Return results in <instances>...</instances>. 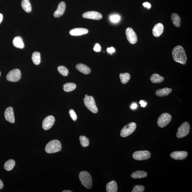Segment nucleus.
<instances>
[{
  "instance_id": "nucleus-42",
  "label": "nucleus",
  "mask_w": 192,
  "mask_h": 192,
  "mask_svg": "<svg viewBox=\"0 0 192 192\" xmlns=\"http://www.w3.org/2000/svg\"><path fill=\"white\" fill-rule=\"evenodd\" d=\"M72 191H70V190H64V191H62V192H72Z\"/></svg>"
},
{
  "instance_id": "nucleus-27",
  "label": "nucleus",
  "mask_w": 192,
  "mask_h": 192,
  "mask_svg": "<svg viewBox=\"0 0 192 192\" xmlns=\"http://www.w3.org/2000/svg\"><path fill=\"white\" fill-rule=\"evenodd\" d=\"M32 59L33 62L35 65H39L40 64L41 61V55L40 52H35L32 53Z\"/></svg>"
},
{
  "instance_id": "nucleus-41",
  "label": "nucleus",
  "mask_w": 192,
  "mask_h": 192,
  "mask_svg": "<svg viewBox=\"0 0 192 192\" xmlns=\"http://www.w3.org/2000/svg\"><path fill=\"white\" fill-rule=\"evenodd\" d=\"M3 19V15L2 14L0 13V23H1Z\"/></svg>"
},
{
  "instance_id": "nucleus-20",
  "label": "nucleus",
  "mask_w": 192,
  "mask_h": 192,
  "mask_svg": "<svg viewBox=\"0 0 192 192\" xmlns=\"http://www.w3.org/2000/svg\"><path fill=\"white\" fill-rule=\"evenodd\" d=\"M106 190L107 192H117L118 187L115 181H112L107 184Z\"/></svg>"
},
{
  "instance_id": "nucleus-29",
  "label": "nucleus",
  "mask_w": 192,
  "mask_h": 192,
  "mask_svg": "<svg viewBox=\"0 0 192 192\" xmlns=\"http://www.w3.org/2000/svg\"><path fill=\"white\" fill-rule=\"evenodd\" d=\"M121 82L123 84H126L130 79L131 76L129 73H120L119 75Z\"/></svg>"
},
{
  "instance_id": "nucleus-3",
  "label": "nucleus",
  "mask_w": 192,
  "mask_h": 192,
  "mask_svg": "<svg viewBox=\"0 0 192 192\" xmlns=\"http://www.w3.org/2000/svg\"><path fill=\"white\" fill-rule=\"evenodd\" d=\"M80 181L82 185L88 189L92 188L93 182L90 174L87 171H82L79 174Z\"/></svg>"
},
{
  "instance_id": "nucleus-35",
  "label": "nucleus",
  "mask_w": 192,
  "mask_h": 192,
  "mask_svg": "<svg viewBox=\"0 0 192 192\" xmlns=\"http://www.w3.org/2000/svg\"><path fill=\"white\" fill-rule=\"evenodd\" d=\"M94 50L96 52H100L101 50V47L99 44H96L94 48Z\"/></svg>"
},
{
  "instance_id": "nucleus-19",
  "label": "nucleus",
  "mask_w": 192,
  "mask_h": 192,
  "mask_svg": "<svg viewBox=\"0 0 192 192\" xmlns=\"http://www.w3.org/2000/svg\"><path fill=\"white\" fill-rule=\"evenodd\" d=\"M172 92V89L168 88H165L157 90L155 92V94L158 97H163L169 95Z\"/></svg>"
},
{
  "instance_id": "nucleus-7",
  "label": "nucleus",
  "mask_w": 192,
  "mask_h": 192,
  "mask_svg": "<svg viewBox=\"0 0 192 192\" xmlns=\"http://www.w3.org/2000/svg\"><path fill=\"white\" fill-rule=\"evenodd\" d=\"M190 126L188 122H184L179 127L177 130V138H180L184 137L189 133Z\"/></svg>"
},
{
  "instance_id": "nucleus-8",
  "label": "nucleus",
  "mask_w": 192,
  "mask_h": 192,
  "mask_svg": "<svg viewBox=\"0 0 192 192\" xmlns=\"http://www.w3.org/2000/svg\"><path fill=\"white\" fill-rule=\"evenodd\" d=\"M21 77V73L19 70L18 69H14L9 72L6 78L8 81L11 82H17Z\"/></svg>"
},
{
  "instance_id": "nucleus-33",
  "label": "nucleus",
  "mask_w": 192,
  "mask_h": 192,
  "mask_svg": "<svg viewBox=\"0 0 192 192\" xmlns=\"http://www.w3.org/2000/svg\"><path fill=\"white\" fill-rule=\"evenodd\" d=\"M120 17L117 15H113L110 17V20L113 23H117L119 21Z\"/></svg>"
},
{
  "instance_id": "nucleus-12",
  "label": "nucleus",
  "mask_w": 192,
  "mask_h": 192,
  "mask_svg": "<svg viewBox=\"0 0 192 192\" xmlns=\"http://www.w3.org/2000/svg\"><path fill=\"white\" fill-rule=\"evenodd\" d=\"M83 18L95 20H100L103 18L101 14L95 11H89L84 12L82 15Z\"/></svg>"
},
{
  "instance_id": "nucleus-6",
  "label": "nucleus",
  "mask_w": 192,
  "mask_h": 192,
  "mask_svg": "<svg viewBox=\"0 0 192 192\" xmlns=\"http://www.w3.org/2000/svg\"><path fill=\"white\" fill-rule=\"evenodd\" d=\"M172 117L167 113H164L160 116L157 121V124L159 127L163 128L166 126L171 122Z\"/></svg>"
},
{
  "instance_id": "nucleus-26",
  "label": "nucleus",
  "mask_w": 192,
  "mask_h": 192,
  "mask_svg": "<svg viewBox=\"0 0 192 192\" xmlns=\"http://www.w3.org/2000/svg\"><path fill=\"white\" fill-rule=\"evenodd\" d=\"M76 85L73 83H67L64 84L63 89L66 92H69L75 90L76 88Z\"/></svg>"
},
{
  "instance_id": "nucleus-24",
  "label": "nucleus",
  "mask_w": 192,
  "mask_h": 192,
  "mask_svg": "<svg viewBox=\"0 0 192 192\" xmlns=\"http://www.w3.org/2000/svg\"><path fill=\"white\" fill-rule=\"evenodd\" d=\"M171 19L172 20L173 24L177 27H180L181 20L179 16L177 14L174 13L171 15Z\"/></svg>"
},
{
  "instance_id": "nucleus-4",
  "label": "nucleus",
  "mask_w": 192,
  "mask_h": 192,
  "mask_svg": "<svg viewBox=\"0 0 192 192\" xmlns=\"http://www.w3.org/2000/svg\"><path fill=\"white\" fill-rule=\"evenodd\" d=\"M84 102L85 106L90 111L94 114L98 112V110L96 105L95 101L92 96H87L85 97Z\"/></svg>"
},
{
  "instance_id": "nucleus-15",
  "label": "nucleus",
  "mask_w": 192,
  "mask_h": 192,
  "mask_svg": "<svg viewBox=\"0 0 192 192\" xmlns=\"http://www.w3.org/2000/svg\"><path fill=\"white\" fill-rule=\"evenodd\" d=\"M66 7L65 3L64 1H61L58 5L57 9L53 14L54 16L56 18L61 17L65 12Z\"/></svg>"
},
{
  "instance_id": "nucleus-32",
  "label": "nucleus",
  "mask_w": 192,
  "mask_h": 192,
  "mask_svg": "<svg viewBox=\"0 0 192 192\" xmlns=\"http://www.w3.org/2000/svg\"><path fill=\"white\" fill-rule=\"evenodd\" d=\"M144 187L141 185H135L132 192H143L144 190Z\"/></svg>"
},
{
  "instance_id": "nucleus-1",
  "label": "nucleus",
  "mask_w": 192,
  "mask_h": 192,
  "mask_svg": "<svg viewBox=\"0 0 192 192\" xmlns=\"http://www.w3.org/2000/svg\"><path fill=\"white\" fill-rule=\"evenodd\" d=\"M172 56L176 62L185 65L186 64L187 57L184 49L182 46L178 45L173 50Z\"/></svg>"
},
{
  "instance_id": "nucleus-5",
  "label": "nucleus",
  "mask_w": 192,
  "mask_h": 192,
  "mask_svg": "<svg viewBox=\"0 0 192 192\" xmlns=\"http://www.w3.org/2000/svg\"><path fill=\"white\" fill-rule=\"evenodd\" d=\"M137 125L135 123L131 122L126 125L121 131L120 135L122 137H125L129 136L135 131Z\"/></svg>"
},
{
  "instance_id": "nucleus-38",
  "label": "nucleus",
  "mask_w": 192,
  "mask_h": 192,
  "mask_svg": "<svg viewBox=\"0 0 192 192\" xmlns=\"http://www.w3.org/2000/svg\"><path fill=\"white\" fill-rule=\"evenodd\" d=\"M140 104L141 106L142 107H145L146 105H147V103L144 102L143 100H141L140 101Z\"/></svg>"
},
{
  "instance_id": "nucleus-17",
  "label": "nucleus",
  "mask_w": 192,
  "mask_h": 192,
  "mask_svg": "<svg viewBox=\"0 0 192 192\" xmlns=\"http://www.w3.org/2000/svg\"><path fill=\"white\" fill-rule=\"evenodd\" d=\"M163 25L162 23H158L155 25L153 29V34L155 37H158L163 33Z\"/></svg>"
},
{
  "instance_id": "nucleus-23",
  "label": "nucleus",
  "mask_w": 192,
  "mask_h": 192,
  "mask_svg": "<svg viewBox=\"0 0 192 192\" xmlns=\"http://www.w3.org/2000/svg\"><path fill=\"white\" fill-rule=\"evenodd\" d=\"M164 80L163 77L160 76L159 74L157 73L153 74L150 77L151 81L154 83H160L164 81Z\"/></svg>"
},
{
  "instance_id": "nucleus-16",
  "label": "nucleus",
  "mask_w": 192,
  "mask_h": 192,
  "mask_svg": "<svg viewBox=\"0 0 192 192\" xmlns=\"http://www.w3.org/2000/svg\"><path fill=\"white\" fill-rule=\"evenodd\" d=\"M88 33V30L82 28H76L71 30L70 34L71 35L78 36L84 35Z\"/></svg>"
},
{
  "instance_id": "nucleus-40",
  "label": "nucleus",
  "mask_w": 192,
  "mask_h": 192,
  "mask_svg": "<svg viewBox=\"0 0 192 192\" xmlns=\"http://www.w3.org/2000/svg\"><path fill=\"white\" fill-rule=\"evenodd\" d=\"M3 187V183L2 181L0 179V190L2 189Z\"/></svg>"
},
{
  "instance_id": "nucleus-39",
  "label": "nucleus",
  "mask_w": 192,
  "mask_h": 192,
  "mask_svg": "<svg viewBox=\"0 0 192 192\" xmlns=\"http://www.w3.org/2000/svg\"><path fill=\"white\" fill-rule=\"evenodd\" d=\"M137 104L136 103H134L131 106V108L132 109H135L137 108Z\"/></svg>"
},
{
  "instance_id": "nucleus-18",
  "label": "nucleus",
  "mask_w": 192,
  "mask_h": 192,
  "mask_svg": "<svg viewBox=\"0 0 192 192\" xmlns=\"http://www.w3.org/2000/svg\"><path fill=\"white\" fill-rule=\"evenodd\" d=\"M76 68L79 71L85 75H88L91 72L90 68L88 66L83 64H79L76 66Z\"/></svg>"
},
{
  "instance_id": "nucleus-43",
  "label": "nucleus",
  "mask_w": 192,
  "mask_h": 192,
  "mask_svg": "<svg viewBox=\"0 0 192 192\" xmlns=\"http://www.w3.org/2000/svg\"><path fill=\"white\" fill-rule=\"evenodd\" d=\"M87 96H88V95H87V94H86V95H85V97H87Z\"/></svg>"
},
{
  "instance_id": "nucleus-2",
  "label": "nucleus",
  "mask_w": 192,
  "mask_h": 192,
  "mask_svg": "<svg viewBox=\"0 0 192 192\" xmlns=\"http://www.w3.org/2000/svg\"><path fill=\"white\" fill-rule=\"evenodd\" d=\"M62 149V146L59 141L53 140L47 144L45 147V151L48 153H55L59 152Z\"/></svg>"
},
{
  "instance_id": "nucleus-21",
  "label": "nucleus",
  "mask_w": 192,
  "mask_h": 192,
  "mask_svg": "<svg viewBox=\"0 0 192 192\" xmlns=\"http://www.w3.org/2000/svg\"><path fill=\"white\" fill-rule=\"evenodd\" d=\"M12 44L16 48L21 49L24 48V43H23L22 39L20 37H15L12 41Z\"/></svg>"
},
{
  "instance_id": "nucleus-31",
  "label": "nucleus",
  "mask_w": 192,
  "mask_h": 192,
  "mask_svg": "<svg viewBox=\"0 0 192 192\" xmlns=\"http://www.w3.org/2000/svg\"><path fill=\"white\" fill-rule=\"evenodd\" d=\"M79 140L81 146L83 147H86L89 146V140L86 136H80Z\"/></svg>"
},
{
  "instance_id": "nucleus-10",
  "label": "nucleus",
  "mask_w": 192,
  "mask_h": 192,
  "mask_svg": "<svg viewBox=\"0 0 192 192\" xmlns=\"http://www.w3.org/2000/svg\"><path fill=\"white\" fill-rule=\"evenodd\" d=\"M126 34L127 40L130 44H134L137 41V35L132 28H127L126 30Z\"/></svg>"
},
{
  "instance_id": "nucleus-34",
  "label": "nucleus",
  "mask_w": 192,
  "mask_h": 192,
  "mask_svg": "<svg viewBox=\"0 0 192 192\" xmlns=\"http://www.w3.org/2000/svg\"><path fill=\"white\" fill-rule=\"evenodd\" d=\"M69 114H70L71 118L74 121H76L77 117L76 113H75V111L73 109H70L69 111Z\"/></svg>"
},
{
  "instance_id": "nucleus-14",
  "label": "nucleus",
  "mask_w": 192,
  "mask_h": 192,
  "mask_svg": "<svg viewBox=\"0 0 192 192\" xmlns=\"http://www.w3.org/2000/svg\"><path fill=\"white\" fill-rule=\"evenodd\" d=\"M188 155V152L185 151H176L171 153L170 155L171 158L174 160H183L186 158Z\"/></svg>"
},
{
  "instance_id": "nucleus-13",
  "label": "nucleus",
  "mask_w": 192,
  "mask_h": 192,
  "mask_svg": "<svg viewBox=\"0 0 192 192\" xmlns=\"http://www.w3.org/2000/svg\"><path fill=\"white\" fill-rule=\"evenodd\" d=\"M4 116L8 122L11 123H14L15 122V117L13 108L12 107H9L6 108L4 113Z\"/></svg>"
},
{
  "instance_id": "nucleus-22",
  "label": "nucleus",
  "mask_w": 192,
  "mask_h": 192,
  "mask_svg": "<svg viewBox=\"0 0 192 192\" xmlns=\"http://www.w3.org/2000/svg\"><path fill=\"white\" fill-rule=\"evenodd\" d=\"M147 173L143 171H138L133 172L131 174V177L134 179L142 178L147 176Z\"/></svg>"
},
{
  "instance_id": "nucleus-11",
  "label": "nucleus",
  "mask_w": 192,
  "mask_h": 192,
  "mask_svg": "<svg viewBox=\"0 0 192 192\" xmlns=\"http://www.w3.org/2000/svg\"><path fill=\"white\" fill-rule=\"evenodd\" d=\"M55 118L54 116L50 115L44 119L42 122V127L44 130H47L51 128L54 125Z\"/></svg>"
},
{
  "instance_id": "nucleus-9",
  "label": "nucleus",
  "mask_w": 192,
  "mask_h": 192,
  "mask_svg": "<svg viewBox=\"0 0 192 192\" xmlns=\"http://www.w3.org/2000/svg\"><path fill=\"white\" fill-rule=\"evenodd\" d=\"M151 153L147 151H137L133 153V158L135 160H143L150 158Z\"/></svg>"
},
{
  "instance_id": "nucleus-30",
  "label": "nucleus",
  "mask_w": 192,
  "mask_h": 192,
  "mask_svg": "<svg viewBox=\"0 0 192 192\" xmlns=\"http://www.w3.org/2000/svg\"><path fill=\"white\" fill-rule=\"evenodd\" d=\"M58 72L64 76H67L68 75L69 71L66 67L64 66H59L57 68Z\"/></svg>"
},
{
  "instance_id": "nucleus-28",
  "label": "nucleus",
  "mask_w": 192,
  "mask_h": 192,
  "mask_svg": "<svg viewBox=\"0 0 192 192\" xmlns=\"http://www.w3.org/2000/svg\"><path fill=\"white\" fill-rule=\"evenodd\" d=\"M15 165V160H10L6 162L4 165V168L6 171H10L13 169Z\"/></svg>"
},
{
  "instance_id": "nucleus-44",
  "label": "nucleus",
  "mask_w": 192,
  "mask_h": 192,
  "mask_svg": "<svg viewBox=\"0 0 192 192\" xmlns=\"http://www.w3.org/2000/svg\"><path fill=\"white\" fill-rule=\"evenodd\" d=\"M1 72H0V76H1Z\"/></svg>"
},
{
  "instance_id": "nucleus-37",
  "label": "nucleus",
  "mask_w": 192,
  "mask_h": 192,
  "mask_svg": "<svg viewBox=\"0 0 192 192\" xmlns=\"http://www.w3.org/2000/svg\"><path fill=\"white\" fill-rule=\"evenodd\" d=\"M143 5L145 7L147 8L148 9H150L151 7V5L148 2H145L143 4Z\"/></svg>"
},
{
  "instance_id": "nucleus-36",
  "label": "nucleus",
  "mask_w": 192,
  "mask_h": 192,
  "mask_svg": "<svg viewBox=\"0 0 192 192\" xmlns=\"http://www.w3.org/2000/svg\"><path fill=\"white\" fill-rule=\"evenodd\" d=\"M107 51L108 53H112L115 52V49L113 47H111V48H108L107 50Z\"/></svg>"
},
{
  "instance_id": "nucleus-25",
  "label": "nucleus",
  "mask_w": 192,
  "mask_h": 192,
  "mask_svg": "<svg viewBox=\"0 0 192 192\" xmlns=\"http://www.w3.org/2000/svg\"><path fill=\"white\" fill-rule=\"evenodd\" d=\"M21 5L23 10L26 12H30L31 11L32 7L29 0H22Z\"/></svg>"
}]
</instances>
